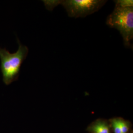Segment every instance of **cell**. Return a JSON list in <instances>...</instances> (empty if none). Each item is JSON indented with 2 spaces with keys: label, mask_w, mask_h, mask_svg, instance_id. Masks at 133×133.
Segmentation results:
<instances>
[{
  "label": "cell",
  "mask_w": 133,
  "mask_h": 133,
  "mask_svg": "<svg viewBox=\"0 0 133 133\" xmlns=\"http://www.w3.org/2000/svg\"><path fill=\"white\" fill-rule=\"evenodd\" d=\"M18 49L16 52L10 53L5 48H0L1 69L3 82L10 85L19 77L20 68L28 53V48L22 45L17 39Z\"/></svg>",
  "instance_id": "cell-1"
},
{
  "label": "cell",
  "mask_w": 133,
  "mask_h": 133,
  "mask_svg": "<svg viewBox=\"0 0 133 133\" xmlns=\"http://www.w3.org/2000/svg\"><path fill=\"white\" fill-rule=\"evenodd\" d=\"M106 23L119 31L126 46H131L133 38V7L115 6L113 12L107 17Z\"/></svg>",
  "instance_id": "cell-2"
},
{
  "label": "cell",
  "mask_w": 133,
  "mask_h": 133,
  "mask_svg": "<svg viewBox=\"0 0 133 133\" xmlns=\"http://www.w3.org/2000/svg\"><path fill=\"white\" fill-rule=\"evenodd\" d=\"M107 1L104 0H66L61 5L66 10L69 17H85L98 11Z\"/></svg>",
  "instance_id": "cell-3"
},
{
  "label": "cell",
  "mask_w": 133,
  "mask_h": 133,
  "mask_svg": "<svg viewBox=\"0 0 133 133\" xmlns=\"http://www.w3.org/2000/svg\"><path fill=\"white\" fill-rule=\"evenodd\" d=\"M90 129L93 133H109L108 125L102 121L96 122L91 127Z\"/></svg>",
  "instance_id": "cell-4"
},
{
  "label": "cell",
  "mask_w": 133,
  "mask_h": 133,
  "mask_svg": "<svg viewBox=\"0 0 133 133\" xmlns=\"http://www.w3.org/2000/svg\"><path fill=\"white\" fill-rule=\"evenodd\" d=\"M115 6L121 8H132L133 1L132 0H118L114 1Z\"/></svg>",
  "instance_id": "cell-5"
},
{
  "label": "cell",
  "mask_w": 133,
  "mask_h": 133,
  "mask_svg": "<svg viewBox=\"0 0 133 133\" xmlns=\"http://www.w3.org/2000/svg\"><path fill=\"white\" fill-rule=\"evenodd\" d=\"M44 3L46 9L49 10H52L53 9L60 4H61L62 1H44Z\"/></svg>",
  "instance_id": "cell-6"
},
{
  "label": "cell",
  "mask_w": 133,
  "mask_h": 133,
  "mask_svg": "<svg viewBox=\"0 0 133 133\" xmlns=\"http://www.w3.org/2000/svg\"><path fill=\"white\" fill-rule=\"evenodd\" d=\"M119 119H114L112 120V125L114 133H122L119 125Z\"/></svg>",
  "instance_id": "cell-7"
},
{
  "label": "cell",
  "mask_w": 133,
  "mask_h": 133,
  "mask_svg": "<svg viewBox=\"0 0 133 133\" xmlns=\"http://www.w3.org/2000/svg\"><path fill=\"white\" fill-rule=\"evenodd\" d=\"M119 125L122 133H127L129 130L128 125L123 120L119 119Z\"/></svg>",
  "instance_id": "cell-8"
}]
</instances>
